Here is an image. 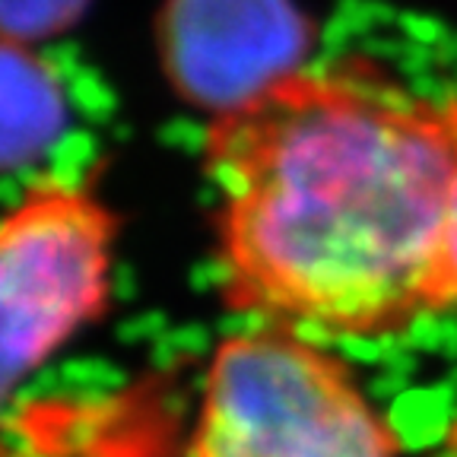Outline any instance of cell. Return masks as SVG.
Returning a JSON list of instances; mask_svg holds the SVG:
<instances>
[{
    "label": "cell",
    "mask_w": 457,
    "mask_h": 457,
    "mask_svg": "<svg viewBox=\"0 0 457 457\" xmlns=\"http://www.w3.org/2000/svg\"><path fill=\"white\" fill-rule=\"evenodd\" d=\"M204 169L232 312L337 340L442 312L457 96L413 93L359 57L302 67L210 118Z\"/></svg>",
    "instance_id": "cell-1"
},
{
    "label": "cell",
    "mask_w": 457,
    "mask_h": 457,
    "mask_svg": "<svg viewBox=\"0 0 457 457\" xmlns=\"http://www.w3.org/2000/svg\"><path fill=\"white\" fill-rule=\"evenodd\" d=\"M187 457H397V438L340 359L257 324L213 350Z\"/></svg>",
    "instance_id": "cell-2"
},
{
    "label": "cell",
    "mask_w": 457,
    "mask_h": 457,
    "mask_svg": "<svg viewBox=\"0 0 457 457\" xmlns=\"http://www.w3.org/2000/svg\"><path fill=\"white\" fill-rule=\"evenodd\" d=\"M112 210L83 185L51 181L0 216V426L42 371L108 305Z\"/></svg>",
    "instance_id": "cell-3"
},
{
    "label": "cell",
    "mask_w": 457,
    "mask_h": 457,
    "mask_svg": "<svg viewBox=\"0 0 457 457\" xmlns=\"http://www.w3.org/2000/svg\"><path fill=\"white\" fill-rule=\"evenodd\" d=\"M156 45L175 93L216 118L302 71L312 29L293 0H169Z\"/></svg>",
    "instance_id": "cell-4"
},
{
    "label": "cell",
    "mask_w": 457,
    "mask_h": 457,
    "mask_svg": "<svg viewBox=\"0 0 457 457\" xmlns=\"http://www.w3.org/2000/svg\"><path fill=\"white\" fill-rule=\"evenodd\" d=\"M64 128L57 77L29 45L0 42V171L42 156Z\"/></svg>",
    "instance_id": "cell-5"
},
{
    "label": "cell",
    "mask_w": 457,
    "mask_h": 457,
    "mask_svg": "<svg viewBox=\"0 0 457 457\" xmlns=\"http://www.w3.org/2000/svg\"><path fill=\"white\" fill-rule=\"evenodd\" d=\"M86 7L89 0H0V42L32 45L61 36Z\"/></svg>",
    "instance_id": "cell-6"
},
{
    "label": "cell",
    "mask_w": 457,
    "mask_h": 457,
    "mask_svg": "<svg viewBox=\"0 0 457 457\" xmlns=\"http://www.w3.org/2000/svg\"><path fill=\"white\" fill-rule=\"evenodd\" d=\"M438 299H442V312L457 308V181L448 200V213H445L442 257H438Z\"/></svg>",
    "instance_id": "cell-7"
}]
</instances>
